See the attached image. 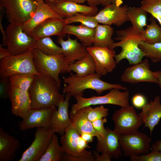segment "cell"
Listing matches in <instances>:
<instances>
[{
	"mask_svg": "<svg viewBox=\"0 0 161 161\" xmlns=\"http://www.w3.org/2000/svg\"><path fill=\"white\" fill-rule=\"evenodd\" d=\"M61 85L54 78L42 75H35L29 93L31 108H55L65 99L60 92Z\"/></svg>",
	"mask_w": 161,
	"mask_h": 161,
	"instance_id": "cell-1",
	"label": "cell"
},
{
	"mask_svg": "<svg viewBox=\"0 0 161 161\" xmlns=\"http://www.w3.org/2000/svg\"><path fill=\"white\" fill-rule=\"evenodd\" d=\"M116 33L115 39L118 41L114 42L109 47L112 49L118 47H121L120 52L115 56L117 64L124 59H126L131 65L142 61L145 55L139 47L143 41L141 32L131 26L117 30Z\"/></svg>",
	"mask_w": 161,
	"mask_h": 161,
	"instance_id": "cell-2",
	"label": "cell"
},
{
	"mask_svg": "<svg viewBox=\"0 0 161 161\" xmlns=\"http://www.w3.org/2000/svg\"><path fill=\"white\" fill-rule=\"evenodd\" d=\"M67 77H63L64 83L63 92L69 93L71 96H83L84 91L87 89L95 91L98 95L103 92L117 88L126 90V87L121 84L111 83L101 80V76L95 73L84 76L79 77L70 73Z\"/></svg>",
	"mask_w": 161,
	"mask_h": 161,
	"instance_id": "cell-3",
	"label": "cell"
},
{
	"mask_svg": "<svg viewBox=\"0 0 161 161\" xmlns=\"http://www.w3.org/2000/svg\"><path fill=\"white\" fill-rule=\"evenodd\" d=\"M60 143L64 153L62 161H95L88 143L83 139L71 124L61 136Z\"/></svg>",
	"mask_w": 161,
	"mask_h": 161,
	"instance_id": "cell-4",
	"label": "cell"
},
{
	"mask_svg": "<svg viewBox=\"0 0 161 161\" xmlns=\"http://www.w3.org/2000/svg\"><path fill=\"white\" fill-rule=\"evenodd\" d=\"M32 52L34 64L37 72L41 75L54 78L61 85L59 74L71 72L70 69V63L63 54L47 55L35 48Z\"/></svg>",
	"mask_w": 161,
	"mask_h": 161,
	"instance_id": "cell-5",
	"label": "cell"
},
{
	"mask_svg": "<svg viewBox=\"0 0 161 161\" xmlns=\"http://www.w3.org/2000/svg\"><path fill=\"white\" fill-rule=\"evenodd\" d=\"M23 24L10 23L5 30L6 38L3 46L11 55L21 54L35 48L36 40L25 32Z\"/></svg>",
	"mask_w": 161,
	"mask_h": 161,
	"instance_id": "cell-6",
	"label": "cell"
},
{
	"mask_svg": "<svg viewBox=\"0 0 161 161\" xmlns=\"http://www.w3.org/2000/svg\"><path fill=\"white\" fill-rule=\"evenodd\" d=\"M120 90L117 88L112 89L108 93L102 96L93 95L88 98L75 96L74 97L76 102L72 106L69 114L75 113L83 107L91 106L112 104L121 107L129 106V91L127 89L121 92Z\"/></svg>",
	"mask_w": 161,
	"mask_h": 161,
	"instance_id": "cell-7",
	"label": "cell"
},
{
	"mask_svg": "<svg viewBox=\"0 0 161 161\" xmlns=\"http://www.w3.org/2000/svg\"><path fill=\"white\" fill-rule=\"evenodd\" d=\"M33 58L32 51L20 55H10L0 59V77L23 73L41 75L35 68Z\"/></svg>",
	"mask_w": 161,
	"mask_h": 161,
	"instance_id": "cell-8",
	"label": "cell"
},
{
	"mask_svg": "<svg viewBox=\"0 0 161 161\" xmlns=\"http://www.w3.org/2000/svg\"><path fill=\"white\" fill-rule=\"evenodd\" d=\"M37 3L34 0H0L10 23L23 24L33 14Z\"/></svg>",
	"mask_w": 161,
	"mask_h": 161,
	"instance_id": "cell-9",
	"label": "cell"
},
{
	"mask_svg": "<svg viewBox=\"0 0 161 161\" xmlns=\"http://www.w3.org/2000/svg\"><path fill=\"white\" fill-rule=\"evenodd\" d=\"M55 133L50 126L37 128L34 140L23 153L18 161H39Z\"/></svg>",
	"mask_w": 161,
	"mask_h": 161,
	"instance_id": "cell-10",
	"label": "cell"
},
{
	"mask_svg": "<svg viewBox=\"0 0 161 161\" xmlns=\"http://www.w3.org/2000/svg\"><path fill=\"white\" fill-rule=\"evenodd\" d=\"M113 130L119 134H125L138 131L143 124L134 107L131 105L121 107L113 114Z\"/></svg>",
	"mask_w": 161,
	"mask_h": 161,
	"instance_id": "cell-11",
	"label": "cell"
},
{
	"mask_svg": "<svg viewBox=\"0 0 161 161\" xmlns=\"http://www.w3.org/2000/svg\"><path fill=\"white\" fill-rule=\"evenodd\" d=\"M119 136L121 148L126 156L139 155L149 152L151 140L146 134L137 131L119 134Z\"/></svg>",
	"mask_w": 161,
	"mask_h": 161,
	"instance_id": "cell-12",
	"label": "cell"
},
{
	"mask_svg": "<svg viewBox=\"0 0 161 161\" xmlns=\"http://www.w3.org/2000/svg\"><path fill=\"white\" fill-rule=\"evenodd\" d=\"M86 48L95 61L96 73L101 77L112 72L115 68L117 63L115 59L116 52L114 49L108 47L94 46Z\"/></svg>",
	"mask_w": 161,
	"mask_h": 161,
	"instance_id": "cell-13",
	"label": "cell"
},
{
	"mask_svg": "<svg viewBox=\"0 0 161 161\" xmlns=\"http://www.w3.org/2000/svg\"><path fill=\"white\" fill-rule=\"evenodd\" d=\"M120 80L131 83L142 82L158 83L154 72L150 69L148 61L146 59L126 69L121 76Z\"/></svg>",
	"mask_w": 161,
	"mask_h": 161,
	"instance_id": "cell-14",
	"label": "cell"
},
{
	"mask_svg": "<svg viewBox=\"0 0 161 161\" xmlns=\"http://www.w3.org/2000/svg\"><path fill=\"white\" fill-rule=\"evenodd\" d=\"M119 135L113 130L106 128L104 137L97 139L96 151L101 153L106 161H110L113 158L117 159L122 156Z\"/></svg>",
	"mask_w": 161,
	"mask_h": 161,
	"instance_id": "cell-15",
	"label": "cell"
},
{
	"mask_svg": "<svg viewBox=\"0 0 161 161\" xmlns=\"http://www.w3.org/2000/svg\"><path fill=\"white\" fill-rule=\"evenodd\" d=\"M120 5L112 4L106 6L94 17L98 24L121 26L129 20L127 16L128 7Z\"/></svg>",
	"mask_w": 161,
	"mask_h": 161,
	"instance_id": "cell-16",
	"label": "cell"
},
{
	"mask_svg": "<svg viewBox=\"0 0 161 161\" xmlns=\"http://www.w3.org/2000/svg\"><path fill=\"white\" fill-rule=\"evenodd\" d=\"M55 108H31L19 123L18 127L21 130L25 131L50 126L52 116Z\"/></svg>",
	"mask_w": 161,
	"mask_h": 161,
	"instance_id": "cell-17",
	"label": "cell"
},
{
	"mask_svg": "<svg viewBox=\"0 0 161 161\" xmlns=\"http://www.w3.org/2000/svg\"><path fill=\"white\" fill-rule=\"evenodd\" d=\"M50 7L57 14L64 18L72 17L78 13L95 16L98 10L97 7L78 4L66 0H55Z\"/></svg>",
	"mask_w": 161,
	"mask_h": 161,
	"instance_id": "cell-18",
	"label": "cell"
},
{
	"mask_svg": "<svg viewBox=\"0 0 161 161\" xmlns=\"http://www.w3.org/2000/svg\"><path fill=\"white\" fill-rule=\"evenodd\" d=\"M71 96L66 93L65 99L61 101L52 113L50 126L55 133L62 136L66 129L71 124L72 120L68 114L69 100Z\"/></svg>",
	"mask_w": 161,
	"mask_h": 161,
	"instance_id": "cell-19",
	"label": "cell"
},
{
	"mask_svg": "<svg viewBox=\"0 0 161 161\" xmlns=\"http://www.w3.org/2000/svg\"><path fill=\"white\" fill-rule=\"evenodd\" d=\"M66 23L65 18H49L36 26L30 36L37 40L40 38L53 35L64 37V28Z\"/></svg>",
	"mask_w": 161,
	"mask_h": 161,
	"instance_id": "cell-20",
	"label": "cell"
},
{
	"mask_svg": "<svg viewBox=\"0 0 161 161\" xmlns=\"http://www.w3.org/2000/svg\"><path fill=\"white\" fill-rule=\"evenodd\" d=\"M160 101V97L156 95L153 100L147 103L142 108L141 112L138 114L144 127L149 129L151 135L161 118Z\"/></svg>",
	"mask_w": 161,
	"mask_h": 161,
	"instance_id": "cell-21",
	"label": "cell"
},
{
	"mask_svg": "<svg viewBox=\"0 0 161 161\" xmlns=\"http://www.w3.org/2000/svg\"><path fill=\"white\" fill-rule=\"evenodd\" d=\"M9 96L11 103V113L23 118L31 108L29 92L11 86Z\"/></svg>",
	"mask_w": 161,
	"mask_h": 161,
	"instance_id": "cell-22",
	"label": "cell"
},
{
	"mask_svg": "<svg viewBox=\"0 0 161 161\" xmlns=\"http://www.w3.org/2000/svg\"><path fill=\"white\" fill-rule=\"evenodd\" d=\"M49 18H64L57 14L51 7L45 2L37 3L36 8L32 16L22 24L24 30L30 35L36 26Z\"/></svg>",
	"mask_w": 161,
	"mask_h": 161,
	"instance_id": "cell-23",
	"label": "cell"
},
{
	"mask_svg": "<svg viewBox=\"0 0 161 161\" xmlns=\"http://www.w3.org/2000/svg\"><path fill=\"white\" fill-rule=\"evenodd\" d=\"M64 38L59 36L57 42L61 46L63 55L70 64L81 59L88 53L86 47L76 39L71 38L69 35L66 40H64Z\"/></svg>",
	"mask_w": 161,
	"mask_h": 161,
	"instance_id": "cell-24",
	"label": "cell"
},
{
	"mask_svg": "<svg viewBox=\"0 0 161 161\" xmlns=\"http://www.w3.org/2000/svg\"><path fill=\"white\" fill-rule=\"evenodd\" d=\"M21 143L14 137L0 127V161H11L15 158Z\"/></svg>",
	"mask_w": 161,
	"mask_h": 161,
	"instance_id": "cell-25",
	"label": "cell"
},
{
	"mask_svg": "<svg viewBox=\"0 0 161 161\" xmlns=\"http://www.w3.org/2000/svg\"><path fill=\"white\" fill-rule=\"evenodd\" d=\"M64 33L65 34L75 36L85 47H90L93 44L95 29L89 28L80 24L78 25L67 24L65 27Z\"/></svg>",
	"mask_w": 161,
	"mask_h": 161,
	"instance_id": "cell-26",
	"label": "cell"
},
{
	"mask_svg": "<svg viewBox=\"0 0 161 161\" xmlns=\"http://www.w3.org/2000/svg\"><path fill=\"white\" fill-rule=\"evenodd\" d=\"M69 115L72 120V125L80 134L82 133H89L96 137L97 139L101 137L94 129L92 122L86 117L82 108Z\"/></svg>",
	"mask_w": 161,
	"mask_h": 161,
	"instance_id": "cell-27",
	"label": "cell"
},
{
	"mask_svg": "<svg viewBox=\"0 0 161 161\" xmlns=\"http://www.w3.org/2000/svg\"><path fill=\"white\" fill-rule=\"evenodd\" d=\"M113 32L111 26L99 24L95 28L93 46L109 47L114 42L112 38Z\"/></svg>",
	"mask_w": 161,
	"mask_h": 161,
	"instance_id": "cell-28",
	"label": "cell"
},
{
	"mask_svg": "<svg viewBox=\"0 0 161 161\" xmlns=\"http://www.w3.org/2000/svg\"><path fill=\"white\" fill-rule=\"evenodd\" d=\"M70 69L77 76L82 77L95 73L96 66L93 58L88 53L81 59L70 64Z\"/></svg>",
	"mask_w": 161,
	"mask_h": 161,
	"instance_id": "cell-29",
	"label": "cell"
},
{
	"mask_svg": "<svg viewBox=\"0 0 161 161\" xmlns=\"http://www.w3.org/2000/svg\"><path fill=\"white\" fill-rule=\"evenodd\" d=\"M147 13L141 7H128L127 17L134 29L140 32L144 30L147 25Z\"/></svg>",
	"mask_w": 161,
	"mask_h": 161,
	"instance_id": "cell-30",
	"label": "cell"
},
{
	"mask_svg": "<svg viewBox=\"0 0 161 161\" xmlns=\"http://www.w3.org/2000/svg\"><path fill=\"white\" fill-rule=\"evenodd\" d=\"M64 154L58 137L55 134L45 152L39 161H62Z\"/></svg>",
	"mask_w": 161,
	"mask_h": 161,
	"instance_id": "cell-31",
	"label": "cell"
},
{
	"mask_svg": "<svg viewBox=\"0 0 161 161\" xmlns=\"http://www.w3.org/2000/svg\"><path fill=\"white\" fill-rule=\"evenodd\" d=\"M150 21V24L147 25L146 28L141 32L143 41L150 44L161 42V27L152 16Z\"/></svg>",
	"mask_w": 161,
	"mask_h": 161,
	"instance_id": "cell-32",
	"label": "cell"
},
{
	"mask_svg": "<svg viewBox=\"0 0 161 161\" xmlns=\"http://www.w3.org/2000/svg\"><path fill=\"white\" fill-rule=\"evenodd\" d=\"M35 48L47 55L63 54L61 47L57 45L49 37H43L37 39L35 44Z\"/></svg>",
	"mask_w": 161,
	"mask_h": 161,
	"instance_id": "cell-33",
	"label": "cell"
},
{
	"mask_svg": "<svg viewBox=\"0 0 161 161\" xmlns=\"http://www.w3.org/2000/svg\"><path fill=\"white\" fill-rule=\"evenodd\" d=\"M35 75L29 74H18L9 77L10 86L29 92L33 82Z\"/></svg>",
	"mask_w": 161,
	"mask_h": 161,
	"instance_id": "cell-34",
	"label": "cell"
},
{
	"mask_svg": "<svg viewBox=\"0 0 161 161\" xmlns=\"http://www.w3.org/2000/svg\"><path fill=\"white\" fill-rule=\"evenodd\" d=\"M139 47L145 57L150 59L153 63L161 61V42L150 44L143 41Z\"/></svg>",
	"mask_w": 161,
	"mask_h": 161,
	"instance_id": "cell-35",
	"label": "cell"
},
{
	"mask_svg": "<svg viewBox=\"0 0 161 161\" xmlns=\"http://www.w3.org/2000/svg\"><path fill=\"white\" fill-rule=\"evenodd\" d=\"M140 7L158 21L161 27V0H142Z\"/></svg>",
	"mask_w": 161,
	"mask_h": 161,
	"instance_id": "cell-36",
	"label": "cell"
},
{
	"mask_svg": "<svg viewBox=\"0 0 161 161\" xmlns=\"http://www.w3.org/2000/svg\"><path fill=\"white\" fill-rule=\"evenodd\" d=\"M65 18L67 24L73 23H80L81 24L93 29H95L99 24L94 16H90L80 13Z\"/></svg>",
	"mask_w": 161,
	"mask_h": 161,
	"instance_id": "cell-37",
	"label": "cell"
},
{
	"mask_svg": "<svg viewBox=\"0 0 161 161\" xmlns=\"http://www.w3.org/2000/svg\"><path fill=\"white\" fill-rule=\"evenodd\" d=\"M81 108L88 119L91 122L106 117L109 114L108 109L103 105L94 108L88 106Z\"/></svg>",
	"mask_w": 161,
	"mask_h": 161,
	"instance_id": "cell-38",
	"label": "cell"
},
{
	"mask_svg": "<svg viewBox=\"0 0 161 161\" xmlns=\"http://www.w3.org/2000/svg\"><path fill=\"white\" fill-rule=\"evenodd\" d=\"M130 157L131 161H161V151H151L149 153Z\"/></svg>",
	"mask_w": 161,
	"mask_h": 161,
	"instance_id": "cell-39",
	"label": "cell"
},
{
	"mask_svg": "<svg viewBox=\"0 0 161 161\" xmlns=\"http://www.w3.org/2000/svg\"><path fill=\"white\" fill-rule=\"evenodd\" d=\"M9 77H0V97L4 100L9 97V93L10 88Z\"/></svg>",
	"mask_w": 161,
	"mask_h": 161,
	"instance_id": "cell-40",
	"label": "cell"
},
{
	"mask_svg": "<svg viewBox=\"0 0 161 161\" xmlns=\"http://www.w3.org/2000/svg\"><path fill=\"white\" fill-rule=\"evenodd\" d=\"M107 122L106 117L98 119L92 122L93 127L100 137H103L106 132V128L104 127V124Z\"/></svg>",
	"mask_w": 161,
	"mask_h": 161,
	"instance_id": "cell-41",
	"label": "cell"
},
{
	"mask_svg": "<svg viewBox=\"0 0 161 161\" xmlns=\"http://www.w3.org/2000/svg\"><path fill=\"white\" fill-rule=\"evenodd\" d=\"M132 106L137 109H141L147 103V99L143 95L137 94L134 95L131 98Z\"/></svg>",
	"mask_w": 161,
	"mask_h": 161,
	"instance_id": "cell-42",
	"label": "cell"
},
{
	"mask_svg": "<svg viewBox=\"0 0 161 161\" xmlns=\"http://www.w3.org/2000/svg\"><path fill=\"white\" fill-rule=\"evenodd\" d=\"M87 1L89 6L95 7L99 5L105 7L112 4L121 5L123 3L122 0H87Z\"/></svg>",
	"mask_w": 161,
	"mask_h": 161,
	"instance_id": "cell-43",
	"label": "cell"
},
{
	"mask_svg": "<svg viewBox=\"0 0 161 161\" xmlns=\"http://www.w3.org/2000/svg\"><path fill=\"white\" fill-rule=\"evenodd\" d=\"M1 13H0V29L2 35V45H3L6 41V31H5L3 28L2 24V20L3 18V14L2 13V10H1Z\"/></svg>",
	"mask_w": 161,
	"mask_h": 161,
	"instance_id": "cell-44",
	"label": "cell"
},
{
	"mask_svg": "<svg viewBox=\"0 0 161 161\" xmlns=\"http://www.w3.org/2000/svg\"><path fill=\"white\" fill-rule=\"evenodd\" d=\"M82 138L88 143H92L94 136L89 133H82L80 134Z\"/></svg>",
	"mask_w": 161,
	"mask_h": 161,
	"instance_id": "cell-45",
	"label": "cell"
},
{
	"mask_svg": "<svg viewBox=\"0 0 161 161\" xmlns=\"http://www.w3.org/2000/svg\"><path fill=\"white\" fill-rule=\"evenodd\" d=\"M2 44L0 45V59L4 58L11 55L8 49L3 47Z\"/></svg>",
	"mask_w": 161,
	"mask_h": 161,
	"instance_id": "cell-46",
	"label": "cell"
},
{
	"mask_svg": "<svg viewBox=\"0 0 161 161\" xmlns=\"http://www.w3.org/2000/svg\"><path fill=\"white\" fill-rule=\"evenodd\" d=\"M151 150L161 151V140H157L152 144L151 147Z\"/></svg>",
	"mask_w": 161,
	"mask_h": 161,
	"instance_id": "cell-47",
	"label": "cell"
},
{
	"mask_svg": "<svg viewBox=\"0 0 161 161\" xmlns=\"http://www.w3.org/2000/svg\"><path fill=\"white\" fill-rule=\"evenodd\" d=\"M154 73L158 80V84L161 89V70L154 71Z\"/></svg>",
	"mask_w": 161,
	"mask_h": 161,
	"instance_id": "cell-48",
	"label": "cell"
},
{
	"mask_svg": "<svg viewBox=\"0 0 161 161\" xmlns=\"http://www.w3.org/2000/svg\"><path fill=\"white\" fill-rule=\"evenodd\" d=\"M68 1L73 2L76 3L81 4L84 3L87 0H66Z\"/></svg>",
	"mask_w": 161,
	"mask_h": 161,
	"instance_id": "cell-49",
	"label": "cell"
},
{
	"mask_svg": "<svg viewBox=\"0 0 161 161\" xmlns=\"http://www.w3.org/2000/svg\"><path fill=\"white\" fill-rule=\"evenodd\" d=\"M45 2L51 6L55 3V0H44Z\"/></svg>",
	"mask_w": 161,
	"mask_h": 161,
	"instance_id": "cell-50",
	"label": "cell"
},
{
	"mask_svg": "<svg viewBox=\"0 0 161 161\" xmlns=\"http://www.w3.org/2000/svg\"><path fill=\"white\" fill-rule=\"evenodd\" d=\"M37 3H42L44 2L43 0H34Z\"/></svg>",
	"mask_w": 161,
	"mask_h": 161,
	"instance_id": "cell-51",
	"label": "cell"
}]
</instances>
